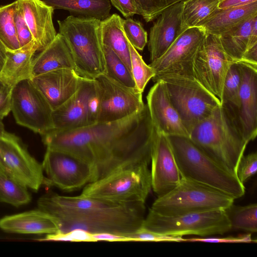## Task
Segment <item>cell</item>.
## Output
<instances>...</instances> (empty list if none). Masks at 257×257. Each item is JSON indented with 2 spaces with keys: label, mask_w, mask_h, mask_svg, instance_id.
<instances>
[{
  "label": "cell",
  "mask_w": 257,
  "mask_h": 257,
  "mask_svg": "<svg viewBox=\"0 0 257 257\" xmlns=\"http://www.w3.org/2000/svg\"><path fill=\"white\" fill-rule=\"evenodd\" d=\"M42 165L49 185L64 191L76 190L93 181L90 165L65 151L47 148Z\"/></svg>",
  "instance_id": "15"
},
{
  "label": "cell",
  "mask_w": 257,
  "mask_h": 257,
  "mask_svg": "<svg viewBox=\"0 0 257 257\" xmlns=\"http://www.w3.org/2000/svg\"><path fill=\"white\" fill-rule=\"evenodd\" d=\"M99 91L96 80L83 77L74 94L52 111L53 130L67 131L97 123Z\"/></svg>",
  "instance_id": "10"
},
{
  "label": "cell",
  "mask_w": 257,
  "mask_h": 257,
  "mask_svg": "<svg viewBox=\"0 0 257 257\" xmlns=\"http://www.w3.org/2000/svg\"><path fill=\"white\" fill-rule=\"evenodd\" d=\"M231 228L255 233L257 231V204L235 206L233 204L226 209Z\"/></svg>",
  "instance_id": "32"
},
{
  "label": "cell",
  "mask_w": 257,
  "mask_h": 257,
  "mask_svg": "<svg viewBox=\"0 0 257 257\" xmlns=\"http://www.w3.org/2000/svg\"><path fill=\"white\" fill-rule=\"evenodd\" d=\"M60 69H71L77 72L70 50L58 33L54 40L34 58L33 77Z\"/></svg>",
  "instance_id": "24"
},
{
  "label": "cell",
  "mask_w": 257,
  "mask_h": 257,
  "mask_svg": "<svg viewBox=\"0 0 257 257\" xmlns=\"http://www.w3.org/2000/svg\"><path fill=\"white\" fill-rule=\"evenodd\" d=\"M255 1H257V0H220L218 5V8L223 9L241 6Z\"/></svg>",
  "instance_id": "46"
},
{
  "label": "cell",
  "mask_w": 257,
  "mask_h": 257,
  "mask_svg": "<svg viewBox=\"0 0 257 257\" xmlns=\"http://www.w3.org/2000/svg\"><path fill=\"white\" fill-rule=\"evenodd\" d=\"M99 91V108L97 122L117 121L141 111L145 104L142 92L130 87L101 74L94 79Z\"/></svg>",
  "instance_id": "12"
},
{
  "label": "cell",
  "mask_w": 257,
  "mask_h": 257,
  "mask_svg": "<svg viewBox=\"0 0 257 257\" xmlns=\"http://www.w3.org/2000/svg\"><path fill=\"white\" fill-rule=\"evenodd\" d=\"M16 5L15 1L0 7V41L10 51L20 48L14 19Z\"/></svg>",
  "instance_id": "35"
},
{
  "label": "cell",
  "mask_w": 257,
  "mask_h": 257,
  "mask_svg": "<svg viewBox=\"0 0 257 257\" xmlns=\"http://www.w3.org/2000/svg\"><path fill=\"white\" fill-rule=\"evenodd\" d=\"M256 16L218 36L223 50L234 62H240L248 48L251 24Z\"/></svg>",
  "instance_id": "28"
},
{
  "label": "cell",
  "mask_w": 257,
  "mask_h": 257,
  "mask_svg": "<svg viewBox=\"0 0 257 257\" xmlns=\"http://www.w3.org/2000/svg\"><path fill=\"white\" fill-rule=\"evenodd\" d=\"M82 78L73 69H60L33 76L31 79L53 110L74 94Z\"/></svg>",
  "instance_id": "20"
},
{
  "label": "cell",
  "mask_w": 257,
  "mask_h": 257,
  "mask_svg": "<svg viewBox=\"0 0 257 257\" xmlns=\"http://www.w3.org/2000/svg\"><path fill=\"white\" fill-rule=\"evenodd\" d=\"M220 0H186L183 1L182 19L188 29L202 26L218 10Z\"/></svg>",
  "instance_id": "30"
},
{
  "label": "cell",
  "mask_w": 257,
  "mask_h": 257,
  "mask_svg": "<svg viewBox=\"0 0 257 257\" xmlns=\"http://www.w3.org/2000/svg\"><path fill=\"white\" fill-rule=\"evenodd\" d=\"M0 228L20 234L47 235L60 231L58 219L39 209L6 216L0 219Z\"/></svg>",
  "instance_id": "23"
},
{
  "label": "cell",
  "mask_w": 257,
  "mask_h": 257,
  "mask_svg": "<svg viewBox=\"0 0 257 257\" xmlns=\"http://www.w3.org/2000/svg\"><path fill=\"white\" fill-rule=\"evenodd\" d=\"M167 137L181 178L219 190L234 199L244 194L245 186L236 175L223 168L189 138Z\"/></svg>",
  "instance_id": "4"
},
{
  "label": "cell",
  "mask_w": 257,
  "mask_h": 257,
  "mask_svg": "<svg viewBox=\"0 0 257 257\" xmlns=\"http://www.w3.org/2000/svg\"><path fill=\"white\" fill-rule=\"evenodd\" d=\"M144 202L119 203L80 194L47 193L39 198L38 209L56 217L60 231L81 229L91 234L127 236L141 229L145 218Z\"/></svg>",
  "instance_id": "2"
},
{
  "label": "cell",
  "mask_w": 257,
  "mask_h": 257,
  "mask_svg": "<svg viewBox=\"0 0 257 257\" xmlns=\"http://www.w3.org/2000/svg\"><path fill=\"white\" fill-rule=\"evenodd\" d=\"M100 21L91 17L73 16L58 21L59 33L70 50L77 72L84 78L94 79L105 73L99 34Z\"/></svg>",
  "instance_id": "5"
},
{
  "label": "cell",
  "mask_w": 257,
  "mask_h": 257,
  "mask_svg": "<svg viewBox=\"0 0 257 257\" xmlns=\"http://www.w3.org/2000/svg\"><path fill=\"white\" fill-rule=\"evenodd\" d=\"M241 64L242 76L237 116L244 136L249 142L254 140L257 135V66L244 63Z\"/></svg>",
  "instance_id": "21"
},
{
  "label": "cell",
  "mask_w": 257,
  "mask_h": 257,
  "mask_svg": "<svg viewBox=\"0 0 257 257\" xmlns=\"http://www.w3.org/2000/svg\"><path fill=\"white\" fill-rule=\"evenodd\" d=\"M109 1L111 4L125 18H131L134 15L138 14L135 0Z\"/></svg>",
  "instance_id": "44"
},
{
  "label": "cell",
  "mask_w": 257,
  "mask_h": 257,
  "mask_svg": "<svg viewBox=\"0 0 257 257\" xmlns=\"http://www.w3.org/2000/svg\"><path fill=\"white\" fill-rule=\"evenodd\" d=\"M7 50L6 47L0 41V72L6 59Z\"/></svg>",
  "instance_id": "47"
},
{
  "label": "cell",
  "mask_w": 257,
  "mask_h": 257,
  "mask_svg": "<svg viewBox=\"0 0 257 257\" xmlns=\"http://www.w3.org/2000/svg\"><path fill=\"white\" fill-rule=\"evenodd\" d=\"M27 189L9 175L0 173V202L15 207L27 204L31 200Z\"/></svg>",
  "instance_id": "31"
},
{
  "label": "cell",
  "mask_w": 257,
  "mask_h": 257,
  "mask_svg": "<svg viewBox=\"0 0 257 257\" xmlns=\"http://www.w3.org/2000/svg\"><path fill=\"white\" fill-rule=\"evenodd\" d=\"M152 189L148 165L127 167L84 186L81 194L119 203L144 202Z\"/></svg>",
  "instance_id": "8"
},
{
  "label": "cell",
  "mask_w": 257,
  "mask_h": 257,
  "mask_svg": "<svg viewBox=\"0 0 257 257\" xmlns=\"http://www.w3.org/2000/svg\"><path fill=\"white\" fill-rule=\"evenodd\" d=\"M11 111L18 124L41 136L53 129V109L31 79L13 87Z\"/></svg>",
  "instance_id": "11"
},
{
  "label": "cell",
  "mask_w": 257,
  "mask_h": 257,
  "mask_svg": "<svg viewBox=\"0 0 257 257\" xmlns=\"http://www.w3.org/2000/svg\"><path fill=\"white\" fill-rule=\"evenodd\" d=\"M142 227L160 234L181 237L223 234L232 229L223 209L176 216L161 215L150 209Z\"/></svg>",
  "instance_id": "9"
},
{
  "label": "cell",
  "mask_w": 257,
  "mask_h": 257,
  "mask_svg": "<svg viewBox=\"0 0 257 257\" xmlns=\"http://www.w3.org/2000/svg\"><path fill=\"white\" fill-rule=\"evenodd\" d=\"M132 241L181 242L185 239L181 236H175L160 234L142 227L136 232L127 236Z\"/></svg>",
  "instance_id": "41"
},
{
  "label": "cell",
  "mask_w": 257,
  "mask_h": 257,
  "mask_svg": "<svg viewBox=\"0 0 257 257\" xmlns=\"http://www.w3.org/2000/svg\"><path fill=\"white\" fill-rule=\"evenodd\" d=\"M38 51L46 48L55 38L57 33L53 23V8L42 0H17Z\"/></svg>",
  "instance_id": "22"
},
{
  "label": "cell",
  "mask_w": 257,
  "mask_h": 257,
  "mask_svg": "<svg viewBox=\"0 0 257 257\" xmlns=\"http://www.w3.org/2000/svg\"><path fill=\"white\" fill-rule=\"evenodd\" d=\"M257 170L256 152L242 156L236 170V175L239 181L244 184L249 178L254 175Z\"/></svg>",
  "instance_id": "40"
},
{
  "label": "cell",
  "mask_w": 257,
  "mask_h": 257,
  "mask_svg": "<svg viewBox=\"0 0 257 257\" xmlns=\"http://www.w3.org/2000/svg\"><path fill=\"white\" fill-rule=\"evenodd\" d=\"M205 35L202 27L186 29L161 57L149 64L155 72V76H193V63Z\"/></svg>",
  "instance_id": "16"
},
{
  "label": "cell",
  "mask_w": 257,
  "mask_h": 257,
  "mask_svg": "<svg viewBox=\"0 0 257 257\" xmlns=\"http://www.w3.org/2000/svg\"><path fill=\"white\" fill-rule=\"evenodd\" d=\"M0 173L8 174L2 155L0 153Z\"/></svg>",
  "instance_id": "48"
},
{
  "label": "cell",
  "mask_w": 257,
  "mask_h": 257,
  "mask_svg": "<svg viewBox=\"0 0 257 257\" xmlns=\"http://www.w3.org/2000/svg\"><path fill=\"white\" fill-rule=\"evenodd\" d=\"M182 1H186V0H182Z\"/></svg>",
  "instance_id": "50"
},
{
  "label": "cell",
  "mask_w": 257,
  "mask_h": 257,
  "mask_svg": "<svg viewBox=\"0 0 257 257\" xmlns=\"http://www.w3.org/2000/svg\"><path fill=\"white\" fill-rule=\"evenodd\" d=\"M128 43L132 74L136 87L143 92L149 80L155 75V72L145 63L137 50Z\"/></svg>",
  "instance_id": "36"
},
{
  "label": "cell",
  "mask_w": 257,
  "mask_h": 257,
  "mask_svg": "<svg viewBox=\"0 0 257 257\" xmlns=\"http://www.w3.org/2000/svg\"><path fill=\"white\" fill-rule=\"evenodd\" d=\"M13 87L0 79V121L11 111Z\"/></svg>",
  "instance_id": "43"
},
{
  "label": "cell",
  "mask_w": 257,
  "mask_h": 257,
  "mask_svg": "<svg viewBox=\"0 0 257 257\" xmlns=\"http://www.w3.org/2000/svg\"><path fill=\"white\" fill-rule=\"evenodd\" d=\"M0 153L9 175L35 192L49 185L42 164L30 155L17 136L5 131L0 135Z\"/></svg>",
  "instance_id": "13"
},
{
  "label": "cell",
  "mask_w": 257,
  "mask_h": 257,
  "mask_svg": "<svg viewBox=\"0 0 257 257\" xmlns=\"http://www.w3.org/2000/svg\"><path fill=\"white\" fill-rule=\"evenodd\" d=\"M5 131L4 125L2 121H0V135L2 134Z\"/></svg>",
  "instance_id": "49"
},
{
  "label": "cell",
  "mask_w": 257,
  "mask_h": 257,
  "mask_svg": "<svg viewBox=\"0 0 257 257\" xmlns=\"http://www.w3.org/2000/svg\"><path fill=\"white\" fill-rule=\"evenodd\" d=\"M183 1L164 10L150 28L148 41L151 62L161 57L186 28L183 22Z\"/></svg>",
  "instance_id": "19"
},
{
  "label": "cell",
  "mask_w": 257,
  "mask_h": 257,
  "mask_svg": "<svg viewBox=\"0 0 257 257\" xmlns=\"http://www.w3.org/2000/svg\"><path fill=\"white\" fill-rule=\"evenodd\" d=\"M150 163L152 188L161 197L173 190L181 179L168 137L162 133L156 132Z\"/></svg>",
  "instance_id": "17"
},
{
  "label": "cell",
  "mask_w": 257,
  "mask_h": 257,
  "mask_svg": "<svg viewBox=\"0 0 257 257\" xmlns=\"http://www.w3.org/2000/svg\"><path fill=\"white\" fill-rule=\"evenodd\" d=\"M99 34L102 45L111 49L131 71L129 43L123 31L122 19L113 14L100 21Z\"/></svg>",
  "instance_id": "27"
},
{
  "label": "cell",
  "mask_w": 257,
  "mask_h": 257,
  "mask_svg": "<svg viewBox=\"0 0 257 257\" xmlns=\"http://www.w3.org/2000/svg\"><path fill=\"white\" fill-rule=\"evenodd\" d=\"M95 242L97 241H132L131 238L124 235L108 233L92 234Z\"/></svg>",
  "instance_id": "45"
},
{
  "label": "cell",
  "mask_w": 257,
  "mask_h": 257,
  "mask_svg": "<svg viewBox=\"0 0 257 257\" xmlns=\"http://www.w3.org/2000/svg\"><path fill=\"white\" fill-rule=\"evenodd\" d=\"M233 62L223 50L219 36L206 32L193 63V76L221 102L225 77Z\"/></svg>",
  "instance_id": "14"
},
{
  "label": "cell",
  "mask_w": 257,
  "mask_h": 257,
  "mask_svg": "<svg viewBox=\"0 0 257 257\" xmlns=\"http://www.w3.org/2000/svg\"><path fill=\"white\" fill-rule=\"evenodd\" d=\"M147 107L152 123L157 132L165 135L189 137V134L172 103L165 83L159 80L150 89Z\"/></svg>",
  "instance_id": "18"
},
{
  "label": "cell",
  "mask_w": 257,
  "mask_h": 257,
  "mask_svg": "<svg viewBox=\"0 0 257 257\" xmlns=\"http://www.w3.org/2000/svg\"><path fill=\"white\" fill-rule=\"evenodd\" d=\"M141 111L117 121L67 131L52 130L42 135V141L47 148L66 151L89 164L94 182L122 168L146 163L149 138L136 123Z\"/></svg>",
  "instance_id": "1"
},
{
  "label": "cell",
  "mask_w": 257,
  "mask_h": 257,
  "mask_svg": "<svg viewBox=\"0 0 257 257\" xmlns=\"http://www.w3.org/2000/svg\"><path fill=\"white\" fill-rule=\"evenodd\" d=\"M102 47L105 67L104 74L121 84L136 87L132 72L123 61L111 49L106 46Z\"/></svg>",
  "instance_id": "33"
},
{
  "label": "cell",
  "mask_w": 257,
  "mask_h": 257,
  "mask_svg": "<svg viewBox=\"0 0 257 257\" xmlns=\"http://www.w3.org/2000/svg\"><path fill=\"white\" fill-rule=\"evenodd\" d=\"M54 10L61 9L103 20L110 16L111 4L109 0H44Z\"/></svg>",
  "instance_id": "29"
},
{
  "label": "cell",
  "mask_w": 257,
  "mask_h": 257,
  "mask_svg": "<svg viewBox=\"0 0 257 257\" xmlns=\"http://www.w3.org/2000/svg\"><path fill=\"white\" fill-rule=\"evenodd\" d=\"M235 199L224 192L202 183L181 178L167 194L157 198L150 209L166 216L226 209Z\"/></svg>",
  "instance_id": "6"
},
{
  "label": "cell",
  "mask_w": 257,
  "mask_h": 257,
  "mask_svg": "<svg viewBox=\"0 0 257 257\" xmlns=\"http://www.w3.org/2000/svg\"><path fill=\"white\" fill-rule=\"evenodd\" d=\"M241 76V63L233 62L225 77L221 100V104L231 107L237 113L239 106V93Z\"/></svg>",
  "instance_id": "34"
},
{
  "label": "cell",
  "mask_w": 257,
  "mask_h": 257,
  "mask_svg": "<svg viewBox=\"0 0 257 257\" xmlns=\"http://www.w3.org/2000/svg\"><path fill=\"white\" fill-rule=\"evenodd\" d=\"M180 0H135L138 15L148 23L156 19L166 9Z\"/></svg>",
  "instance_id": "37"
},
{
  "label": "cell",
  "mask_w": 257,
  "mask_h": 257,
  "mask_svg": "<svg viewBox=\"0 0 257 257\" xmlns=\"http://www.w3.org/2000/svg\"><path fill=\"white\" fill-rule=\"evenodd\" d=\"M152 79L165 83L170 100L189 134L221 105L220 100L193 76L165 74Z\"/></svg>",
  "instance_id": "7"
},
{
  "label": "cell",
  "mask_w": 257,
  "mask_h": 257,
  "mask_svg": "<svg viewBox=\"0 0 257 257\" xmlns=\"http://www.w3.org/2000/svg\"><path fill=\"white\" fill-rule=\"evenodd\" d=\"M122 27L131 44L137 50H143L148 43V35L141 23L131 18L122 19Z\"/></svg>",
  "instance_id": "38"
},
{
  "label": "cell",
  "mask_w": 257,
  "mask_h": 257,
  "mask_svg": "<svg viewBox=\"0 0 257 257\" xmlns=\"http://www.w3.org/2000/svg\"><path fill=\"white\" fill-rule=\"evenodd\" d=\"M185 241L204 242L225 243H250L256 242V240L251 238V234H240L236 236L225 237H193L185 239Z\"/></svg>",
  "instance_id": "42"
},
{
  "label": "cell",
  "mask_w": 257,
  "mask_h": 257,
  "mask_svg": "<svg viewBox=\"0 0 257 257\" xmlns=\"http://www.w3.org/2000/svg\"><path fill=\"white\" fill-rule=\"evenodd\" d=\"M16 2L14 19L21 48L35 41L25 20L21 7L17 0Z\"/></svg>",
  "instance_id": "39"
},
{
  "label": "cell",
  "mask_w": 257,
  "mask_h": 257,
  "mask_svg": "<svg viewBox=\"0 0 257 257\" xmlns=\"http://www.w3.org/2000/svg\"><path fill=\"white\" fill-rule=\"evenodd\" d=\"M37 51L38 46L35 42L16 50H7L0 79L13 87L23 80L32 79L33 61Z\"/></svg>",
  "instance_id": "25"
},
{
  "label": "cell",
  "mask_w": 257,
  "mask_h": 257,
  "mask_svg": "<svg viewBox=\"0 0 257 257\" xmlns=\"http://www.w3.org/2000/svg\"><path fill=\"white\" fill-rule=\"evenodd\" d=\"M189 138L223 168L235 175L249 143L243 133L237 112L223 104L217 107L209 116L197 124L189 133Z\"/></svg>",
  "instance_id": "3"
},
{
  "label": "cell",
  "mask_w": 257,
  "mask_h": 257,
  "mask_svg": "<svg viewBox=\"0 0 257 257\" xmlns=\"http://www.w3.org/2000/svg\"><path fill=\"white\" fill-rule=\"evenodd\" d=\"M257 15V1L219 9L202 26L206 32L219 36Z\"/></svg>",
  "instance_id": "26"
}]
</instances>
